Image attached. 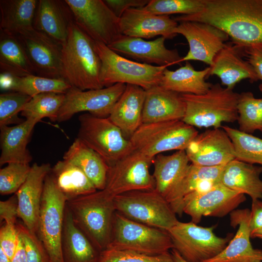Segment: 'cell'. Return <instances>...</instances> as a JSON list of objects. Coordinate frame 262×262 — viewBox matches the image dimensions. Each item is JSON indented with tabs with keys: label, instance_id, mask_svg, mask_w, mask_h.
Listing matches in <instances>:
<instances>
[{
	"label": "cell",
	"instance_id": "4dcf8cb0",
	"mask_svg": "<svg viewBox=\"0 0 262 262\" xmlns=\"http://www.w3.org/2000/svg\"><path fill=\"white\" fill-rule=\"evenodd\" d=\"M63 160L80 168L98 190L105 188L109 166L98 154L78 138L64 153Z\"/></svg>",
	"mask_w": 262,
	"mask_h": 262
},
{
	"label": "cell",
	"instance_id": "7bdbcfd3",
	"mask_svg": "<svg viewBox=\"0 0 262 262\" xmlns=\"http://www.w3.org/2000/svg\"><path fill=\"white\" fill-rule=\"evenodd\" d=\"M225 165L210 167L191 164L181 186V194L183 198L186 195L192 192L198 183L201 181L209 180L219 182L221 174Z\"/></svg>",
	"mask_w": 262,
	"mask_h": 262
},
{
	"label": "cell",
	"instance_id": "c3c4849f",
	"mask_svg": "<svg viewBox=\"0 0 262 262\" xmlns=\"http://www.w3.org/2000/svg\"><path fill=\"white\" fill-rule=\"evenodd\" d=\"M17 198L16 195L8 199L0 201V220L8 224L16 225L17 215Z\"/></svg>",
	"mask_w": 262,
	"mask_h": 262
},
{
	"label": "cell",
	"instance_id": "52a82bcc",
	"mask_svg": "<svg viewBox=\"0 0 262 262\" xmlns=\"http://www.w3.org/2000/svg\"><path fill=\"white\" fill-rule=\"evenodd\" d=\"M198 134L196 129L181 120L142 124L129 139L134 150L154 160L172 150H185Z\"/></svg>",
	"mask_w": 262,
	"mask_h": 262
},
{
	"label": "cell",
	"instance_id": "2e32d148",
	"mask_svg": "<svg viewBox=\"0 0 262 262\" xmlns=\"http://www.w3.org/2000/svg\"><path fill=\"white\" fill-rule=\"evenodd\" d=\"M15 36L23 48L36 75L63 79L61 43L34 29Z\"/></svg>",
	"mask_w": 262,
	"mask_h": 262
},
{
	"label": "cell",
	"instance_id": "bcb514c9",
	"mask_svg": "<svg viewBox=\"0 0 262 262\" xmlns=\"http://www.w3.org/2000/svg\"><path fill=\"white\" fill-rule=\"evenodd\" d=\"M18 241L16 225L4 223L0 229V247L12 260Z\"/></svg>",
	"mask_w": 262,
	"mask_h": 262
},
{
	"label": "cell",
	"instance_id": "7dc6e473",
	"mask_svg": "<svg viewBox=\"0 0 262 262\" xmlns=\"http://www.w3.org/2000/svg\"><path fill=\"white\" fill-rule=\"evenodd\" d=\"M115 15L120 18L131 8H141L147 4L149 0H104Z\"/></svg>",
	"mask_w": 262,
	"mask_h": 262
},
{
	"label": "cell",
	"instance_id": "e575fe53",
	"mask_svg": "<svg viewBox=\"0 0 262 262\" xmlns=\"http://www.w3.org/2000/svg\"><path fill=\"white\" fill-rule=\"evenodd\" d=\"M71 87L63 79L49 78L36 75L14 77L0 74V88L18 92L32 98L45 93L66 94Z\"/></svg>",
	"mask_w": 262,
	"mask_h": 262
},
{
	"label": "cell",
	"instance_id": "8992f818",
	"mask_svg": "<svg viewBox=\"0 0 262 262\" xmlns=\"http://www.w3.org/2000/svg\"><path fill=\"white\" fill-rule=\"evenodd\" d=\"M173 247L167 231L133 221L115 212L111 240L106 248L157 255L169 252Z\"/></svg>",
	"mask_w": 262,
	"mask_h": 262
},
{
	"label": "cell",
	"instance_id": "74e56055",
	"mask_svg": "<svg viewBox=\"0 0 262 262\" xmlns=\"http://www.w3.org/2000/svg\"><path fill=\"white\" fill-rule=\"evenodd\" d=\"M221 128L233 144L236 159L262 166V139L228 126Z\"/></svg>",
	"mask_w": 262,
	"mask_h": 262
},
{
	"label": "cell",
	"instance_id": "7c38bea8",
	"mask_svg": "<svg viewBox=\"0 0 262 262\" xmlns=\"http://www.w3.org/2000/svg\"><path fill=\"white\" fill-rule=\"evenodd\" d=\"M77 25L93 41L108 46L120 37L119 21L102 0H65Z\"/></svg>",
	"mask_w": 262,
	"mask_h": 262
},
{
	"label": "cell",
	"instance_id": "ee69618b",
	"mask_svg": "<svg viewBox=\"0 0 262 262\" xmlns=\"http://www.w3.org/2000/svg\"><path fill=\"white\" fill-rule=\"evenodd\" d=\"M99 262H174L171 253L149 255L106 248L100 252Z\"/></svg>",
	"mask_w": 262,
	"mask_h": 262
},
{
	"label": "cell",
	"instance_id": "8fae6325",
	"mask_svg": "<svg viewBox=\"0 0 262 262\" xmlns=\"http://www.w3.org/2000/svg\"><path fill=\"white\" fill-rule=\"evenodd\" d=\"M214 227H203L193 223L179 222L167 230L173 245L187 262H204L217 256L231 240L216 236Z\"/></svg>",
	"mask_w": 262,
	"mask_h": 262
},
{
	"label": "cell",
	"instance_id": "8d00e7d4",
	"mask_svg": "<svg viewBox=\"0 0 262 262\" xmlns=\"http://www.w3.org/2000/svg\"><path fill=\"white\" fill-rule=\"evenodd\" d=\"M65 98V94L52 92L36 95L25 104L20 115L26 119L38 122L44 117L56 121Z\"/></svg>",
	"mask_w": 262,
	"mask_h": 262
},
{
	"label": "cell",
	"instance_id": "f546056e",
	"mask_svg": "<svg viewBox=\"0 0 262 262\" xmlns=\"http://www.w3.org/2000/svg\"><path fill=\"white\" fill-rule=\"evenodd\" d=\"M61 248L64 262H99L100 252L75 225L66 206Z\"/></svg>",
	"mask_w": 262,
	"mask_h": 262
},
{
	"label": "cell",
	"instance_id": "ac0fdd59",
	"mask_svg": "<svg viewBox=\"0 0 262 262\" xmlns=\"http://www.w3.org/2000/svg\"><path fill=\"white\" fill-rule=\"evenodd\" d=\"M245 194L218 183L209 191L201 194L189 193L183 198V213L191 221L198 223L204 216L222 217L230 213L246 200Z\"/></svg>",
	"mask_w": 262,
	"mask_h": 262
},
{
	"label": "cell",
	"instance_id": "ffe728a7",
	"mask_svg": "<svg viewBox=\"0 0 262 262\" xmlns=\"http://www.w3.org/2000/svg\"><path fill=\"white\" fill-rule=\"evenodd\" d=\"M165 39L160 36L153 40L147 41L122 35L107 46L121 56L142 63L165 67L180 64L182 57L177 49H170L165 47Z\"/></svg>",
	"mask_w": 262,
	"mask_h": 262
},
{
	"label": "cell",
	"instance_id": "d590c367",
	"mask_svg": "<svg viewBox=\"0 0 262 262\" xmlns=\"http://www.w3.org/2000/svg\"><path fill=\"white\" fill-rule=\"evenodd\" d=\"M0 74L14 77L35 75L28 56L16 37L0 31Z\"/></svg>",
	"mask_w": 262,
	"mask_h": 262
},
{
	"label": "cell",
	"instance_id": "4fadbf2b",
	"mask_svg": "<svg viewBox=\"0 0 262 262\" xmlns=\"http://www.w3.org/2000/svg\"><path fill=\"white\" fill-rule=\"evenodd\" d=\"M153 160L134 150L109 166L104 189L113 197L130 191L154 189L155 180L149 172Z\"/></svg>",
	"mask_w": 262,
	"mask_h": 262
},
{
	"label": "cell",
	"instance_id": "6da1fadb",
	"mask_svg": "<svg viewBox=\"0 0 262 262\" xmlns=\"http://www.w3.org/2000/svg\"><path fill=\"white\" fill-rule=\"evenodd\" d=\"M173 19L211 24L225 32L241 48L262 49V0H206L200 12Z\"/></svg>",
	"mask_w": 262,
	"mask_h": 262
},
{
	"label": "cell",
	"instance_id": "11a10c76",
	"mask_svg": "<svg viewBox=\"0 0 262 262\" xmlns=\"http://www.w3.org/2000/svg\"><path fill=\"white\" fill-rule=\"evenodd\" d=\"M251 238H259L262 239V228L258 229L251 232Z\"/></svg>",
	"mask_w": 262,
	"mask_h": 262
},
{
	"label": "cell",
	"instance_id": "cb8c5ba5",
	"mask_svg": "<svg viewBox=\"0 0 262 262\" xmlns=\"http://www.w3.org/2000/svg\"><path fill=\"white\" fill-rule=\"evenodd\" d=\"M243 57L242 48L231 42L226 43L209 66L207 78L216 75L220 79L221 85L232 90L242 80L248 79L251 82L258 81L259 80L253 67Z\"/></svg>",
	"mask_w": 262,
	"mask_h": 262
},
{
	"label": "cell",
	"instance_id": "5b68a950",
	"mask_svg": "<svg viewBox=\"0 0 262 262\" xmlns=\"http://www.w3.org/2000/svg\"><path fill=\"white\" fill-rule=\"evenodd\" d=\"M94 45L101 62L100 80L103 87L121 83L147 90L160 85L167 67L131 61L99 42L94 41Z\"/></svg>",
	"mask_w": 262,
	"mask_h": 262
},
{
	"label": "cell",
	"instance_id": "e0dca14e",
	"mask_svg": "<svg viewBox=\"0 0 262 262\" xmlns=\"http://www.w3.org/2000/svg\"><path fill=\"white\" fill-rule=\"evenodd\" d=\"M179 23L175 33L183 35L189 47L182 62L199 61L211 66L214 57L229 38V35L209 24L188 21Z\"/></svg>",
	"mask_w": 262,
	"mask_h": 262
},
{
	"label": "cell",
	"instance_id": "4316f807",
	"mask_svg": "<svg viewBox=\"0 0 262 262\" xmlns=\"http://www.w3.org/2000/svg\"><path fill=\"white\" fill-rule=\"evenodd\" d=\"M146 90L135 85L126 87L108 118L129 139L142 124Z\"/></svg>",
	"mask_w": 262,
	"mask_h": 262
},
{
	"label": "cell",
	"instance_id": "f35d334b",
	"mask_svg": "<svg viewBox=\"0 0 262 262\" xmlns=\"http://www.w3.org/2000/svg\"><path fill=\"white\" fill-rule=\"evenodd\" d=\"M237 109L240 131L249 134L256 131L262 132V98L243 92L239 94Z\"/></svg>",
	"mask_w": 262,
	"mask_h": 262
},
{
	"label": "cell",
	"instance_id": "f1b7e54d",
	"mask_svg": "<svg viewBox=\"0 0 262 262\" xmlns=\"http://www.w3.org/2000/svg\"><path fill=\"white\" fill-rule=\"evenodd\" d=\"M262 166L234 159L226 164L219 182L226 187L249 196L252 200L262 199Z\"/></svg>",
	"mask_w": 262,
	"mask_h": 262
},
{
	"label": "cell",
	"instance_id": "f5cc1de1",
	"mask_svg": "<svg viewBox=\"0 0 262 262\" xmlns=\"http://www.w3.org/2000/svg\"><path fill=\"white\" fill-rule=\"evenodd\" d=\"M171 254L174 262H187L175 249L173 248L171 249Z\"/></svg>",
	"mask_w": 262,
	"mask_h": 262
},
{
	"label": "cell",
	"instance_id": "1f68e13d",
	"mask_svg": "<svg viewBox=\"0 0 262 262\" xmlns=\"http://www.w3.org/2000/svg\"><path fill=\"white\" fill-rule=\"evenodd\" d=\"M38 0H0V31L17 35L33 29Z\"/></svg>",
	"mask_w": 262,
	"mask_h": 262
},
{
	"label": "cell",
	"instance_id": "d6a6232c",
	"mask_svg": "<svg viewBox=\"0 0 262 262\" xmlns=\"http://www.w3.org/2000/svg\"><path fill=\"white\" fill-rule=\"evenodd\" d=\"M209 70L210 67L196 70L189 61H186L184 66L175 70L166 68L160 85L180 94H203L213 84L205 81Z\"/></svg>",
	"mask_w": 262,
	"mask_h": 262
},
{
	"label": "cell",
	"instance_id": "f6af8a7d",
	"mask_svg": "<svg viewBox=\"0 0 262 262\" xmlns=\"http://www.w3.org/2000/svg\"><path fill=\"white\" fill-rule=\"evenodd\" d=\"M16 228L25 249L27 262H50L48 254L37 235L23 224H16Z\"/></svg>",
	"mask_w": 262,
	"mask_h": 262
},
{
	"label": "cell",
	"instance_id": "83f0119b",
	"mask_svg": "<svg viewBox=\"0 0 262 262\" xmlns=\"http://www.w3.org/2000/svg\"><path fill=\"white\" fill-rule=\"evenodd\" d=\"M37 121L26 119L16 125L0 127V165L12 163L28 164L32 156L27 146Z\"/></svg>",
	"mask_w": 262,
	"mask_h": 262
},
{
	"label": "cell",
	"instance_id": "b9f144b4",
	"mask_svg": "<svg viewBox=\"0 0 262 262\" xmlns=\"http://www.w3.org/2000/svg\"><path fill=\"white\" fill-rule=\"evenodd\" d=\"M28 164L12 163L0 170V193H15L26 180L31 170Z\"/></svg>",
	"mask_w": 262,
	"mask_h": 262
},
{
	"label": "cell",
	"instance_id": "816d5d0a",
	"mask_svg": "<svg viewBox=\"0 0 262 262\" xmlns=\"http://www.w3.org/2000/svg\"><path fill=\"white\" fill-rule=\"evenodd\" d=\"M11 262H27L23 243L18 234V241Z\"/></svg>",
	"mask_w": 262,
	"mask_h": 262
},
{
	"label": "cell",
	"instance_id": "44dd1931",
	"mask_svg": "<svg viewBox=\"0 0 262 262\" xmlns=\"http://www.w3.org/2000/svg\"><path fill=\"white\" fill-rule=\"evenodd\" d=\"M51 169L48 163H34L26 180L16 193L18 217L31 231L36 234L44 182Z\"/></svg>",
	"mask_w": 262,
	"mask_h": 262
},
{
	"label": "cell",
	"instance_id": "681fc988",
	"mask_svg": "<svg viewBox=\"0 0 262 262\" xmlns=\"http://www.w3.org/2000/svg\"><path fill=\"white\" fill-rule=\"evenodd\" d=\"M243 56L252 66L255 71L259 80L262 81V49L256 48L243 49ZM262 92V83L259 86Z\"/></svg>",
	"mask_w": 262,
	"mask_h": 262
},
{
	"label": "cell",
	"instance_id": "d6986e66",
	"mask_svg": "<svg viewBox=\"0 0 262 262\" xmlns=\"http://www.w3.org/2000/svg\"><path fill=\"white\" fill-rule=\"evenodd\" d=\"M191 164L217 166L236 159L233 144L222 128H213L198 134L185 149Z\"/></svg>",
	"mask_w": 262,
	"mask_h": 262
},
{
	"label": "cell",
	"instance_id": "f907efd6",
	"mask_svg": "<svg viewBox=\"0 0 262 262\" xmlns=\"http://www.w3.org/2000/svg\"><path fill=\"white\" fill-rule=\"evenodd\" d=\"M250 228L251 232L262 228V201L260 199L252 200Z\"/></svg>",
	"mask_w": 262,
	"mask_h": 262
},
{
	"label": "cell",
	"instance_id": "277c9868",
	"mask_svg": "<svg viewBox=\"0 0 262 262\" xmlns=\"http://www.w3.org/2000/svg\"><path fill=\"white\" fill-rule=\"evenodd\" d=\"M239 96L219 83L213 84L203 94H181L185 104L181 120L198 128H220L224 122L233 123L238 118Z\"/></svg>",
	"mask_w": 262,
	"mask_h": 262
},
{
	"label": "cell",
	"instance_id": "ba28073f",
	"mask_svg": "<svg viewBox=\"0 0 262 262\" xmlns=\"http://www.w3.org/2000/svg\"><path fill=\"white\" fill-rule=\"evenodd\" d=\"M116 212L133 221L167 231L178 222L176 214L155 189L136 190L114 197Z\"/></svg>",
	"mask_w": 262,
	"mask_h": 262
},
{
	"label": "cell",
	"instance_id": "603a6c76",
	"mask_svg": "<svg viewBox=\"0 0 262 262\" xmlns=\"http://www.w3.org/2000/svg\"><path fill=\"white\" fill-rule=\"evenodd\" d=\"M250 216L249 209L231 212V226H238L236 234L221 252L204 262H262V250L253 248L250 241Z\"/></svg>",
	"mask_w": 262,
	"mask_h": 262
},
{
	"label": "cell",
	"instance_id": "5bb4252c",
	"mask_svg": "<svg viewBox=\"0 0 262 262\" xmlns=\"http://www.w3.org/2000/svg\"><path fill=\"white\" fill-rule=\"evenodd\" d=\"M126 87V84L121 83L101 89L84 91L71 87L65 94L57 121L68 120L75 114L82 112L107 118Z\"/></svg>",
	"mask_w": 262,
	"mask_h": 262
},
{
	"label": "cell",
	"instance_id": "3957f363",
	"mask_svg": "<svg viewBox=\"0 0 262 262\" xmlns=\"http://www.w3.org/2000/svg\"><path fill=\"white\" fill-rule=\"evenodd\" d=\"M75 225L100 252L109 245L116 212L114 197L104 189L68 200Z\"/></svg>",
	"mask_w": 262,
	"mask_h": 262
},
{
	"label": "cell",
	"instance_id": "7402d4cb",
	"mask_svg": "<svg viewBox=\"0 0 262 262\" xmlns=\"http://www.w3.org/2000/svg\"><path fill=\"white\" fill-rule=\"evenodd\" d=\"M122 35L149 39L160 36L171 39L177 34L175 30L178 23L169 16L157 15L141 8H131L119 18Z\"/></svg>",
	"mask_w": 262,
	"mask_h": 262
},
{
	"label": "cell",
	"instance_id": "ab89813d",
	"mask_svg": "<svg viewBox=\"0 0 262 262\" xmlns=\"http://www.w3.org/2000/svg\"><path fill=\"white\" fill-rule=\"evenodd\" d=\"M206 0H150L143 10L157 15H189L200 12Z\"/></svg>",
	"mask_w": 262,
	"mask_h": 262
},
{
	"label": "cell",
	"instance_id": "484cf974",
	"mask_svg": "<svg viewBox=\"0 0 262 262\" xmlns=\"http://www.w3.org/2000/svg\"><path fill=\"white\" fill-rule=\"evenodd\" d=\"M185 104L181 94L158 85L146 90L142 124L182 120Z\"/></svg>",
	"mask_w": 262,
	"mask_h": 262
},
{
	"label": "cell",
	"instance_id": "30bf717a",
	"mask_svg": "<svg viewBox=\"0 0 262 262\" xmlns=\"http://www.w3.org/2000/svg\"><path fill=\"white\" fill-rule=\"evenodd\" d=\"M67 200L49 173L44 182L37 235L45 246L50 262H64L61 240Z\"/></svg>",
	"mask_w": 262,
	"mask_h": 262
},
{
	"label": "cell",
	"instance_id": "60d3db41",
	"mask_svg": "<svg viewBox=\"0 0 262 262\" xmlns=\"http://www.w3.org/2000/svg\"><path fill=\"white\" fill-rule=\"evenodd\" d=\"M32 97L26 94L12 92L0 95V127L22 122L18 114Z\"/></svg>",
	"mask_w": 262,
	"mask_h": 262
},
{
	"label": "cell",
	"instance_id": "d4e9b609",
	"mask_svg": "<svg viewBox=\"0 0 262 262\" xmlns=\"http://www.w3.org/2000/svg\"><path fill=\"white\" fill-rule=\"evenodd\" d=\"M74 21L73 13L65 0H38L33 27L63 45Z\"/></svg>",
	"mask_w": 262,
	"mask_h": 262
},
{
	"label": "cell",
	"instance_id": "836d02e7",
	"mask_svg": "<svg viewBox=\"0 0 262 262\" xmlns=\"http://www.w3.org/2000/svg\"><path fill=\"white\" fill-rule=\"evenodd\" d=\"M50 172L56 185L67 200L98 190L80 168L66 160L58 161Z\"/></svg>",
	"mask_w": 262,
	"mask_h": 262
},
{
	"label": "cell",
	"instance_id": "7a4b0ae2",
	"mask_svg": "<svg viewBox=\"0 0 262 262\" xmlns=\"http://www.w3.org/2000/svg\"><path fill=\"white\" fill-rule=\"evenodd\" d=\"M101 62L94 41L73 21L63 45V78L72 87L81 90L104 88L100 80Z\"/></svg>",
	"mask_w": 262,
	"mask_h": 262
},
{
	"label": "cell",
	"instance_id": "db71d44e",
	"mask_svg": "<svg viewBox=\"0 0 262 262\" xmlns=\"http://www.w3.org/2000/svg\"><path fill=\"white\" fill-rule=\"evenodd\" d=\"M0 262H11V259L0 247Z\"/></svg>",
	"mask_w": 262,
	"mask_h": 262
},
{
	"label": "cell",
	"instance_id": "9c48e42d",
	"mask_svg": "<svg viewBox=\"0 0 262 262\" xmlns=\"http://www.w3.org/2000/svg\"><path fill=\"white\" fill-rule=\"evenodd\" d=\"M78 137L98 154L109 166L134 151L130 139L108 117L85 113L79 116Z\"/></svg>",
	"mask_w": 262,
	"mask_h": 262
},
{
	"label": "cell",
	"instance_id": "9a60e30c",
	"mask_svg": "<svg viewBox=\"0 0 262 262\" xmlns=\"http://www.w3.org/2000/svg\"><path fill=\"white\" fill-rule=\"evenodd\" d=\"M189 162L185 150H180L169 155L159 154L153 162L155 189L165 199L175 213L180 216L183 213L181 186Z\"/></svg>",
	"mask_w": 262,
	"mask_h": 262
}]
</instances>
